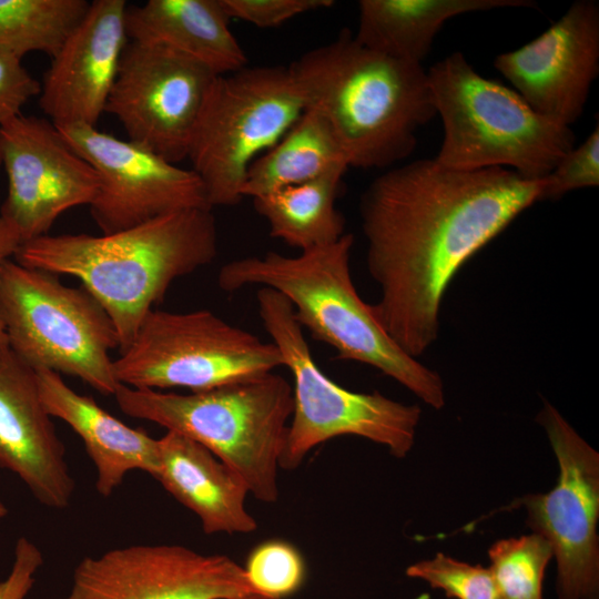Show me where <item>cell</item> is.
Segmentation results:
<instances>
[{
	"instance_id": "6da1fadb",
	"label": "cell",
	"mask_w": 599,
	"mask_h": 599,
	"mask_svg": "<svg viewBox=\"0 0 599 599\" xmlns=\"http://www.w3.org/2000/svg\"><path fill=\"white\" fill-rule=\"evenodd\" d=\"M542 179L502 167L463 171L435 159L393 167L359 200L366 264L379 287L373 313L418 358L436 341L446 291L464 264L526 209Z\"/></svg>"
},
{
	"instance_id": "7a4b0ae2",
	"label": "cell",
	"mask_w": 599,
	"mask_h": 599,
	"mask_svg": "<svg viewBox=\"0 0 599 599\" xmlns=\"http://www.w3.org/2000/svg\"><path fill=\"white\" fill-rule=\"evenodd\" d=\"M216 254L212 209L199 207L109 234H45L23 242L14 261L80 280L113 322L122 352L171 284Z\"/></svg>"
},
{
	"instance_id": "3957f363",
	"label": "cell",
	"mask_w": 599,
	"mask_h": 599,
	"mask_svg": "<svg viewBox=\"0 0 599 599\" xmlns=\"http://www.w3.org/2000/svg\"><path fill=\"white\" fill-rule=\"evenodd\" d=\"M288 68L306 108L327 120L353 167L404 161L417 131L436 115L423 64L374 51L347 29Z\"/></svg>"
},
{
	"instance_id": "277c9868",
	"label": "cell",
	"mask_w": 599,
	"mask_h": 599,
	"mask_svg": "<svg viewBox=\"0 0 599 599\" xmlns=\"http://www.w3.org/2000/svg\"><path fill=\"white\" fill-rule=\"evenodd\" d=\"M354 236L286 256L267 252L225 263L217 285L233 293L257 285L282 294L302 328L329 345L341 361L372 366L393 378L434 409L445 406L441 376L406 354L358 295L351 276Z\"/></svg>"
},
{
	"instance_id": "5b68a950",
	"label": "cell",
	"mask_w": 599,
	"mask_h": 599,
	"mask_svg": "<svg viewBox=\"0 0 599 599\" xmlns=\"http://www.w3.org/2000/svg\"><path fill=\"white\" fill-rule=\"evenodd\" d=\"M128 416L158 424L206 447L264 502L278 498L277 470L294 408L281 375L177 394L120 384L113 395Z\"/></svg>"
},
{
	"instance_id": "8992f818",
	"label": "cell",
	"mask_w": 599,
	"mask_h": 599,
	"mask_svg": "<svg viewBox=\"0 0 599 599\" xmlns=\"http://www.w3.org/2000/svg\"><path fill=\"white\" fill-rule=\"evenodd\" d=\"M443 141L434 158L463 171L511 170L540 180L575 146L569 126L532 110L512 89L484 78L461 52L427 71Z\"/></svg>"
},
{
	"instance_id": "52a82bcc",
	"label": "cell",
	"mask_w": 599,
	"mask_h": 599,
	"mask_svg": "<svg viewBox=\"0 0 599 599\" xmlns=\"http://www.w3.org/2000/svg\"><path fill=\"white\" fill-rule=\"evenodd\" d=\"M257 311L293 377L294 408L280 468L296 469L316 446L338 436H358L404 458L413 448L422 409L378 392L357 393L338 385L318 367L290 302L260 287Z\"/></svg>"
},
{
	"instance_id": "ba28073f",
	"label": "cell",
	"mask_w": 599,
	"mask_h": 599,
	"mask_svg": "<svg viewBox=\"0 0 599 599\" xmlns=\"http://www.w3.org/2000/svg\"><path fill=\"white\" fill-rule=\"evenodd\" d=\"M0 321L9 348L34 370L80 378L97 392L120 386L111 349L119 347L113 322L82 286L55 274L7 260L0 273Z\"/></svg>"
},
{
	"instance_id": "9c48e42d",
	"label": "cell",
	"mask_w": 599,
	"mask_h": 599,
	"mask_svg": "<svg viewBox=\"0 0 599 599\" xmlns=\"http://www.w3.org/2000/svg\"><path fill=\"white\" fill-rule=\"evenodd\" d=\"M306 109L288 67H245L217 75L194 126L187 158L207 204L233 206L252 163L270 150Z\"/></svg>"
},
{
	"instance_id": "30bf717a",
	"label": "cell",
	"mask_w": 599,
	"mask_h": 599,
	"mask_svg": "<svg viewBox=\"0 0 599 599\" xmlns=\"http://www.w3.org/2000/svg\"><path fill=\"white\" fill-rule=\"evenodd\" d=\"M283 366L263 342L209 309H152L131 344L113 359L116 380L134 388L203 392L254 379Z\"/></svg>"
},
{
	"instance_id": "8fae6325",
	"label": "cell",
	"mask_w": 599,
	"mask_h": 599,
	"mask_svg": "<svg viewBox=\"0 0 599 599\" xmlns=\"http://www.w3.org/2000/svg\"><path fill=\"white\" fill-rule=\"evenodd\" d=\"M557 458L551 490L519 499L527 525L551 546L557 599H599V454L547 400L537 416Z\"/></svg>"
},
{
	"instance_id": "7c38bea8",
	"label": "cell",
	"mask_w": 599,
	"mask_h": 599,
	"mask_svg": "<svg viewBox=\"0 0 599 599\" xmlns=\"http://www.w3.org/2000/svg\"><path fill=\"white\" fill-rule=\"evenodd\" d=\"M216 74L163 47L126 42L105 112L129 140L177 164L187 158L191 136Z\"/></svg>"
},
{
	"instance_id": "4fadbf2b",
	"label": "cell",
	"mask_w": 599,
	"mask_h": 599,
	"mask_svg": "<svg viewBox=\"0 0 599 599\" xmlns=\"http://www.w3.org/2000/svg\"><path fill=\"white\" fill-rule=\"evenodd\" d=\"M55 126L99 175V192L90 210L103 234L179 211L211 209L204 186L192 169H183L95 125Z\"/></svg>"
},
{
	"instance_id": "5bb4252c",
	"label": "cell",
	"mask_w": 599,
	"mask_h": 599,
	"mask_svg": "<svg viewBox=\"0 0 599 599\" xmlns=\"http://www.w3.org/2000/svg\"><path fill=\"white\" fill-rule=\"evenodd\" d=\"M67 599H263L225 555L181 545H132L84 557Z\"/></svg>"
},
{
	"instance_id": "9a60e30c",
	"label": "cell",
	"mask_w": 599,
	"mask_h": 599,
	"mask_svg": "<svg viewBox=\"0 0 599 599\" xmlns=\"http://www.w3.org/2000/svg\"><path fill=\"white\" fill-rule=\"evenodd\" d=\"M0 156L8 177L0 215L23 242L48 234L63 212L90 205L99 192L97 171L51 121L21 113L0 124Z\"/></svg>"
},
{
	"instance_id": "2e32d148",
	"label": "cell",
	"mask_w": 599,
	"mask_h": 599,
	"mask_svg": "<svg viewBox=\"0 0 599 599\" xmlns=\"http://www.w3.org/2000/svg\"><path fill=\"white\" fill-rule=\"evenodd\" d=\"M494 67L532 110L570 128L599 74L598 2L575 1L540 35L498 54Z\"/></svg>"
},
{
	"instance_id": "e0dca14e",
	"label": "cell",
	"mask_w": 599,
	"mask_h": 599,
	"mask_svg": "<svg viewBox=\"0 0 599 599\" xmlns=\"http://www.w3.org/2000/svg\"><path fill=\"white\" fill-rule=\"evenodd\" d=\"M124 0H94L51 58L39 105L55 125H95L105 112L126 44Z\"/></svg>"
},
{
	"instance_id": "ac0fdd59",
	"label": "cell",
	"mask_w": 599,
	"mask_h": 599,
	"mask_svg": "<svg viewBox=\"0 0 599 599\" xmlns=\"http://www.w3.org/2000/svg\"><path fill=\"white\" fill-rule=\"evenodd\" d=\"M0 468L16 474L45 507L64 509L72 500L75 483L37 373L9 346L0 348Z\"/></svg>"
},
{
	"instance_id": "d6986e66",
	"label": "cell",
	"mask_w": 599,
	"mask_h": 599,
	"mask_svg": "<svg viewBox=\"0 0 599 599\" xmlns=\"http://www.w3.org/2000/svg\"><path fill=\"white\" fill-rule=\"evenodd\" d=\"M35 373L48 414L67 423L82 439L97 469L95 488L102 497H110L130 471L141 470L155 479L160 467L158 439L74 392L60 374L49 369Z\"/></svg>"
},
{
	"instance_id": "ffe728a7",
	"label": "cell",
	"mask_w": 599,
	"mask_h": 599,
	"mask_svg": "<svg viewBox=\"0 0 599 599\" xmlns=\"http://www.w3.org/2000/svg\"><path fill=\"white\" fill-rule=\"evenodd\" d=\"M155 479L193 511L207 535L250 534L256 520L245 508L246 484L225 463L197 441L174 432L158 439Z\"/></svg>"
},
{
	"instance_id": "44dd1931",
	"label": "cell",
	"mask_w": 599,
	"mask_h": 599,
	"mask_svg": "<svg viewBox=\"0 0 599 599\" xmlns=\"http://www.w3.org/2000/svg\"><path fill=\"white\" fill-rule=\"evenodd\" d=\"M230 22L222 0H149L125 12L128 40L166 48L216 75L247 67Z\"/></svg>"
},
{
	"instance_id": "7402d4cb",
	"label": "cell",
	"mask_w": 599,
	"mask_h": 599,
	"mask_svg": "<svg viewBox=\"0 0 599 599\" xmlns=\"http://www.w3.org/2000/svg\"><path fill=\"white\" fill-rule=\"evenodd\" d=\"M526 7L534 8L536 3L530 0H361L354 38L374 51L422 64L449 19Z\"/></svg>"
},
{
	"instance_id": "603a6c76",
	"label": "cell",
	"mask_w": 599,
	"mask_h": 599,
	"mask_svg": "<svg viewBox=\"0 0 599 599\" xmlns=\"http://www.w3.org/2000/svg\"><path fill=\"white\" fill-rule=\"evenodd\" d=\"M349 167L327 120L306 108L291 129L250 166L243 197H257L314 180L336 167Z\"/></svg>"
},
{
	"instance_id": "cb8c5ba5",
	"label": "cell",
	"mask_w": 599,
	"mask_h": 599,
	"mask_svg": "<svg viewBox=\"0 0 599 599\" xmlns=\"http://www.w3.org/2000/svg\"><path fill=\"white\" fill-rule=\"evenodd\" d=\"M347 169L336 167L252 199L254 210L267 222L270 235L301 252L338 241L345 234V219L336 200Z\"/></svg>"
},
{
	"instance_id": "d4e9b609",
	"label": "cell",
	"mask_w": 599,
	"mask_h": 599,
	"mask_svg": "<svg viewBox=\"0 0 599 599\" xmlns=\"http://www.w3.org/2000/svg\"><path fill=\"white\" fill-rule=\"evenodd\" d=\"M87 0H0V47L53 58L89 9Z\"/></svg>"
},
{
	"instance_id": "484cf974",
	"label": "cell",
	"mask_w": 599,
	"mask_h": 599,
	"mask_svg": "<svg viewBox=\"0 0 599 599\" xmlns=\"http://www.w3.org/2000/svg\"><path fill=\"white\" fill-rule=\"evenodd\" d=\"M488 556L504 599H544L545 571L554 552L542 536L531 532L497 540Z\"/></svg>"
},
{
	"instance_id": "4316f807",
	"label": "cell",
	"mask_w": 599,
	"mask_h": 599,
	"mask_svg": "<svg viewBox=\"0 0 599 599\" xmlns=\"http://www.w3.org/2000/svg\"><path fill=\"white\" fill-rule=\"evenodd\" d=\"M251 586L263 599H286L304 585L306 565L292 544L272 539L256 546L243 567Z\"/></svg>"
},
{
	"instance_id": "83f0119b",
	"label": "cell",
	"mask_w": 599,
	"mask_h": 599,
	"mask_svg": "<svg viewBox=\"0 0 599 599\" xmlns=\"http://www.w3.org/2000/svg\"><path fill=\"white\" fill-rule=\"evenodd\" d=\"M409 578L420 579L455 599H504L489 568L459 561L443 552L406 568Z\"/></svg>"
},
{
	"instance_id": "f1b7e54d",
	"label": "cell",
	"mask_w": 599,
	"mask_h": 599,
	"mask_svg": "<svg viewBox=\"0 0 599 599\" xmlns=\"http://www.w3.org/2000/svg\"><path fill=\"white\" fill-rule=\"evenodd\" d=\"M599 185V124L578 146L571 148L542 177L540 201L559 200L568 192Z\"/></svg>"
},
{
	"instance_id": "f546056e",
	"label": "cell",
	"mask_w": 599,
	"mask_h": 599,
	"mask_svg": "<svg viewBox=\"0 0 599 599\" xmlns=\"http://www.w3.org/2000/svg\"><path fill=\"white\" fill-rule=\"evenodd\" d=\"M231 20L237 19L257 28H275L286 21L334 6L332 0H222Z\"/></svg>"
},
{
	"instance_id": "4dcf8cb0",
	"label": "cell",
	"mask_w": 599,
	"mask_h": 599,
	"mask_svg": "<svg viewBox=\"0 0 599 599\" xmlns=\"http://www.w3.org/2000/svg\"><path fill=\"white\" fill-rule=\"evenodd\" d=\"M40 87L22 59L0 47V124L21 114L23 105L40 93Z\"/></svg>"
},
{
	"instance_id": "1f68e13d",
	"label": "cell",
	"mask_w": 599,
	"mask_h": 599,
	"mask_svg": "<svg viewBox=\"0 0 599 599\" xmlns=\"http://www.w3.org/2000/svg\"><path fill=\"white\" fill-rule=\"evenodd\" d=\"M42 565L41 549L27 537H20L14 546L10 571L0 580V599H26Z\"/></svg>"
},
{
	"instance_id": "d6a6232c",
	"label": "cell",
	"mask_w": 599,
	"mask_h": 599,
	"mask_svg": "<svg viewBox=\"0 0 599 599\" xmlns=\"http://www.w3.org/2000/svg\"><path fill=\"white\" fill-rule=\"evenodd\" d=\"M22 242V237L17 227L6 217L0 215V273L3 263L16 255ZM6 346H8L7 335L0 321V348Z\"/></svg>"
},
{
	"instance_id": "836d02e7",
	"label": "cell",
	"mask_w": 599,
	"mask_h": 599,
	"mask_svg": "<svg viewBox=\"0 0 599 599\" xmlns=\"http://www.w3.org/2000/svg\"><path fill=\"white\" fill-rule=\"evenodd\" d=\"M8 509L6 505L0 500V519L7 516Z\"/></svg>"
},
{
	"instance_id": "e575fe53",
	"label": "cell",
	"mask_w": 599,
	"mask_h": 599,
	"mask_svg": "<svg viewBox=\"0 0 599 599\" xmlns=\"http://www.w3.org/2000/svg\"><path fill=\"white\" fill-rule=\"evenodd\" d=\"M0 166H1V156H0Z\"/></svg>"
}]
</instances>
